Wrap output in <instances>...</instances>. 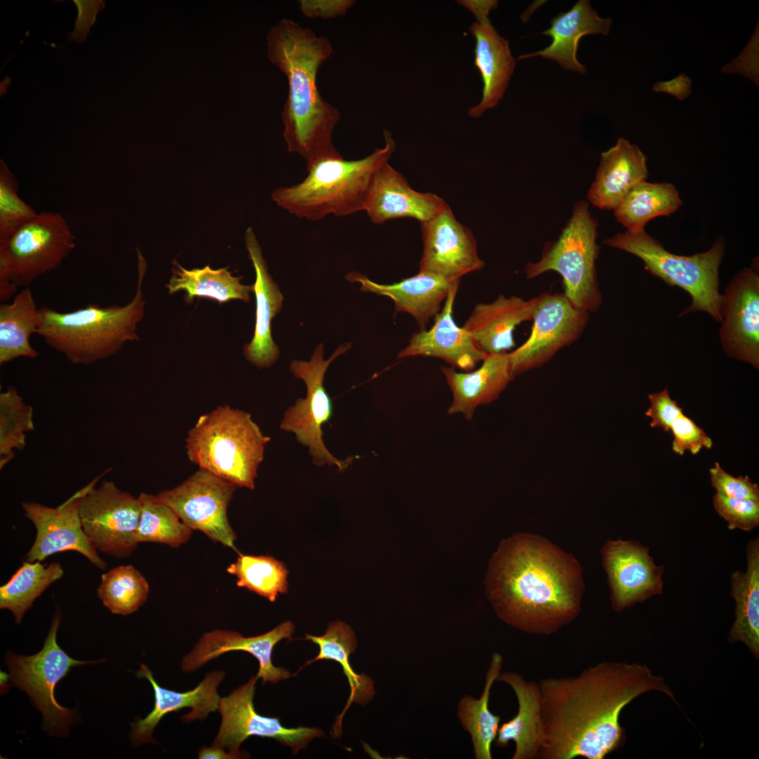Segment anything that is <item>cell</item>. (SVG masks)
Returning <instances> with one entry per match:
<instances>
[{
    "mask_svg": "<svg viewBox=\"0 0 759 759\" xmlns=\"http://www.w3.org/2000/svg\"><path fill=\"white\" fill-rule=\"evenodd\" d=\"M34 429L33 408L14 387L0 394V469L26 446V433Z\"/></svg>",
    "mask_w": 759,
    "mask_h": 759,
    "instance_id": "cell-42",
    "label": "cell"
},
{
    "mask_svg": "<svg viewBox=\"0 0 759 759\" xmlns=\"http://www.w3.org/2000/svg\"><path fill=\"white\" fill-rule=\"evenodd\" d=\"M246 247L253 264L256 279L252 285L256 299V320L253 338L244 346L245 358L259 368H269L280 356L271 335V320L281 311L283 296L268 273L261 249L252 228L245 233Z\"/></svg>",
    "mask_w": 759,
    "mask_h": 759,
    "instance_id": "cell-24",
    "label": "cell"
},
{
    "mask_svg": "<svg viewBox=\"0 0 759 759\" xmlns=\"http://www.w3.org/2000/svg\"><path fill=\"white\" fill-rule=\"evenodd\" d=\"M713 503L718 514L728 523V528L751 531L759 525V501L727 497L715 493Z\"/></svg>",
    "mask_w": 759,
    "mask_h": 759,
    "instance_id": "cell-44",
    "label": "cell"
},
{
    "mask_svg": "<svg viewBox=\"0 0 759 759\" xmlns=\"http://www.w3.org/2000/svg\"><path fill=\"white\" fill-rule=\"evenodd\" d=\"M298 2L304 15L322 19L343 15L355 4L351 0H301Z\"/></svg>",
    "mask_w": 759,
    "mask_h": 759,
    "instance_id": "cell-48",
    "label": "cell"
},
{
    "mask_svg": "<svg viewBox=\"0 0 759 759\" xmlns=\"http://www.w3.org/2000/svg\"><path fill=\"white\" fill-rule=\"evenodd\" d=\"M236 488L199 468L181 484L161 491L155 498L172 509L192 530L236 550L237 536L228 518V508Z\"/></svg>",
    "mask_w": 759,
    "mask_h": 759,
    "instance_id": "cell-13",
    "label": "cell"
},
{
    "mask_svg": "<svg viewBox=\"0 0 759 759\" xmlns=\"http://www.w3.org/2000/svg\"><path fill=\"white\" fill-rule=\"evenodd\" d=\"M758 258L737 273L722 294L720 337L728 356L759 366Z\"/></svg>",
    "mask_w": 759,
    "mask_h": 759,
    "instance_id": "cell-16",
    "label": "cell"
},
{
    "mask_svg": "<svg viewBox=\"0 0 759 759\" xmlns=\"http://www.w3.org/2000/svg\"><path fill=\"white\" fill-rule=\"evenodd\" d=\"M39 309L32 292L25 287L10 304L0 306V364L19 357L36 358L39 353L30 344L39 325Z\"/></svg>",
    "mask_w": 759,
    "mask_h": 759,
    "instance_id": "cell-35",
    "label": "cell"
},
{
    "mask_svg": "<svg viewBox=\"0 0 759 759\" xmlns=\"http://www.w3.org/2000/svg\"><path fill=\"white\" fill-rule=\"evenodd\" d=\"M351 344H341L327 359L323 358V344H318L309 361L294 360L290 364L293 375L302 379L306 386V396L299 398L285 412L280 428L294 433L296 440L309 448L312 462L318 467L335 466L338 471L346 469L353 460V456L344 460L335 458L326 448L323 440V424L332 415V400L323 383L327 369L338 356L346 353Z\"/></svg>",
    "mask_w": 759,
    "mask_h": 759,
    "instance_id": "cell-11",
    "label": "cell"
},
{
    "mask_svg": "<svg viewBox=\"0 0 759 759\" xmlns=\"http://www.w3.org/2000/svg\"><path fill=\"white\" fill-rule=\"evenodd\" d=\"M673 435L672 449L683 455L685 451L697 454L702 448H711L712 439L692 420L682 413L670 427Z\"/></svg>",
    "mask_w": 759,
    "mask_h": 759,
    "instance_id": "cell-45",
    "label": "cell"
},
{
    "mask_svg": "<svg viewBox=\"0 0 759 759\" xmlns=\"http://www.w3.org/2000/svg\"><path fill=\"white\" fill-rule=\"evenodd\" d=\"M89 486V484L56 507L35 502L22 503L25 516L33 523L37 531L34 542L25 556L26 561L41 562L51 554L73 550L98 569L107 568L106 562L84 533L80 521L79 505Z\"/></svg>",
    "mask_w": 759,
    "mask_h": 759,
    "instance_id": "cell-17",
    "label": "cell"
},
{
    "mask_svg": "<svg viewBox=\"0 0 759 759\" xmlns=\"http://www.w3.org/2000/svg\"><path fill=\"white\" fill-rule=\"evenodd\" d=\"M384 145L362 159L347 160L339 154L307 164L305 179L275 190L273 201L290 214L310 221L364 211L379 170L396 149L391 133L384 130Z\"/></svg>",
    "mask_w": 759,
    "mask_h": 759,
    "instance_id": "cell-4",
    "label": "cell"
},
{
    "mask_svg": "<svg viewBox=\"0 0 759 759\" xmlns=\"http://www.w3.org/2000/svg\"><path fill=\"white\" fill-rule=\"evenodd\" d=\"M647 157L638 146L618 138L616 144L602 153L595 179L587 195L601 209H614L637 183L646 180Z\"/></svg>",
    "mask_w": 759,
    "mask_h": 759,
    "instance_id": "cell-31",
    "label": "cell"
},
{
    "mask_svg": "<svg viewBox=\"0 0 759 759\" xmlns=\"http://www.w3.org/2000/svg\"><path fill=\"white\" fill-rule=\"evenodd\" d=\"M682 205L676 187L670 183L641 181L633 186L613 209L617 221L627 231H644L651 219L669 216Z\"/></svg>",
    "mask_w": 759,
    "mask_h": 759,
    "instance_id": "cell-36",
    "label": "cell"
},
{
    "mask_svg": "<svg viewBox=\"0 0 759 759\" xmlns=\"http://www.w3.org/2000/svg\"><path fill=\"white\" fill-rule=\"evenodd\" d=\"M486 585L496 615L527 633L553 634L580 611L578 563L536 535L517 533L502 540L489 563Z\"/></svg>",
    "mask_w": 759,
    "mask_h": 759,
    "instance_id": "cell-2",
    "label": "cell"
},
{
    "mask_svg": "<svg viewBox=\"0 0 759 759\" xmlns=\"http://www.w3.org/2000/svg\"><path fill=\"white\" fill-rule=\"evenodd\" d=\"M226 571L236 577L239 588H245L271 602L279 594L287 592L288 571L284 563L273 557L240 554Z\"/></svg>",
    "mask_w": 759,
    "mask_h": 759,
    "instance_id": "cell-39",
    "label": "cell"
},
{
    "mask_svg": "<svg viewBox=\"0 0 759 759\" xmlns=\"http://www.w3.org/2000/svg\"><path fill=\"white\" fill-rule=\"evenodd\" d=\"M242 279L241 276L233 275L227 267L213 269L207 265L188 270L174 260L172 275L166 287L170 294L185 292L184 300L188 304L195 297L212 299L221 304L232 299L249 302L252 286L242 284Z\"/></svg>",
    "mask_w": 759,
    "mask_h": 759,
    "instance_id": "cell-34",
    "label": "cell"
},
{
    "mask_svg": "<svg viewBox=\"0 0 759 759\" xmlns=\"http://www.w3.org/2000/svg\"><path fill=\"white\" fill-rule=\"evenodd\" d=\"M469 31L476 41L474 64L481 73L484 86L481 100L469 109L468 115L478 118L503 98L516 60L508 41L498 33L489 18L474 22Z\"/></svg>",
    "mask_w": 759,
    "mask_h": 759,
    "instance_id": "cell-29",
    "label": "cell"
},
{
    "mask_svg": "<svg viewBox=\"0 0 759 759\" xmlns=\"http://www.w3.org/2000/svg\"><path fill=\"white\" fill-rule=\"evenodd\" d=\"M604 243L637 257L651 274L689 294L692 304L681 315L704 311L715 320L721 321L719 267L725 250L722 237L707 251L691 256L668 252L645 231H626L604 240Z\"/></svg>",
    "mask_w": 759,
    "mask_h": 759,
    "instance_id": "cell-7",
    "label": "cell"
},
{
    "mask_svg": "<svg viewBox=\"0 0 759 759\" xmlns=\"http://www.w3.org/2000/svg\"><path fill=\"white\" fill-rule=\"evenodd\" d=\"M138 254L137 290L129 303L105 307L89 304L65 313L44 306L39 309L37 334L72 363L85 365L117 354L128 341L139 340L136 326L145 312L142 283L146 263L139 251Z\"/></svg>",
    "mask_w": 759,
    "mask_h": 759,
    "instance_id": "cell-5",
    "label": "cell"
},
{
    "mask_svg": "<svg viewBox=\"0 0 759 759\" xmlns=\"http://www.w3.org/2000/svg\"><path fill=\"white\" fill-rule=\"evenodd\" d=\"M650 406L645 415L651 418L650 426L668 432L673 422L682 414V409L671 398L668 389L649 394Z\"/></svg>",
    "mask_w": 759,
    "mask_h": 759,
    "instance_id": "cell-47",
    "label": "cell"
},
{
    "mask_svg": "<svg viewBox=\"0 0 759 759\" xmlns=\"http://www.w3.org/2000/svg\"><path fill=\"white\" fill-rule=\"evenodd\" d=\"M270 440L248 412L219 406L200 415L188 431L186 455L199 468L253 490Z\"/></svg>",
    "mask_w": 759,
    "mask_h": 759,
    "instance_id": "cell-6",
    "label": "cell"
},
{
    "mask_svg": "<svg viewBox=\"0 0 759 759\" xmlns=\"http://www.w3.org/2000/svg\"><path fill=\"white\" fill-rule=\"evenodd\" d=\"M245 753L242 751L232 752L226 751V749L212 746L210 747L204 746L198 753V758L207 759V758H217V759H235L245 758Z\"/></svg>",
    "mask_w": 759,
    "mask_h": 759,
    "instance_id": "cell-51",
    "label": "cell"
},
{
    "mask_svg": "<svg viewBox=\"0 0 759 759\" xmlns=\"http://www.w3.org/2000/svg\"><path fill=\"white\" fill-rule=\"evenodd\" d=\"M497 680L508 685L518 703L517 714L499 727L495 745L505 747L515 744L512 759H538L542 740L541 694L538 682L526 680L519 673H500Z\"/></svg>",
    "mask_w": 759,
    "mask_h": 759,
    "instance_id": "cell-30",
    "label": "cell"
},
{
    "mask_svg": "<svg viewBox=\"0 0 759 759\" xmlns=\"http://www.w3.org/2000/svg\"><path fill=\"white\" fill-rule=\"evenodd\" d=\"M611 20L602 18L592 8L588 0H579L568 11L559 13L551 21L550 27L541 34L551 37V44L543 50L520 56L519 60L536 56L557 62L566 70L580 74L587 68L577 59L578 42L589 34L608 35Z\"/></svg>",
    "mask_w": 759,
    "mask_h": 759,
    "instance_id": "cell-28",
    "label": "cell"
},
{
    "mask_svg": "<svg viewBox=\"0 0 759 759\" xmlns=\"http://www.w3.org/2000/svg\"><path fill=\"white\" fill-rule=\"evenodd\" d=\"M543 740L538 759H604L626 741L623 709L661 692L676 703L663 678L638 663L603 661L569 677L539 680Z\"/></svg>",
    "mask_w": 759,
    "mask_h": 759,
    "instance_id": "cell-1",
    "label": "cell"
},
{
    "mask_svg": "<svg viewBox=\"0 0 759 759\" xmlns=\"http://www.w3.org/2000/svg\"><path fill=\"white\" fill-rule=\"evenodd\" d=\"M304 639L318 644L319 653L314 659L307 661L300 670L316 661L332 660L342 666L348 680L350 695L347 703L342 712L337 717L332 727L333 735L339 737L342 732L343 716L351 704L353 702L364 704L373 696L375 694L373 681L364 673H356L351 668L349 657L357 647V641L352 628L345 623L338 621L332 622L324 635L314 636L306 634Z\"/></svg>",
    "mask_w": 759,
    "mask_h": 759,
    "instance_id": "cell-33",
    "label": "cell"
},
{
    "mask_svg": "<svg viewBox=\"0 0 759 759\" xmlns=\"http://www.w3.org/2000/svg\"><path fill=\"white\" fill-rule=\"evenodd\" d=\"M18 183L7 165L0 164V240L10 236L23 223L34 216L32 207L18 195Z\"/></svg>",
    "mask_w": 759,
    "mask_h": 759,
    "instance_id": "cell-43",
    "label": "cell"
},
{
    "mask_svg": "<svg viewBox=\"0 0 759 759\" xmlns=\"http://www.w3.org/2000/svg\"><path fill=\"white\" fill-rule=\"evenodd\" d=\"M96 478L82 497L79 513L82 529L98 552L117 559L130 556L136 540L142 504L129 493L119 489L113 481Z\"/></svg>",
    "mask_w": 759,
    "mask_h": 759,
    "instance_id": "cell-12",
    "label": "cell"
},
{
    "mask_svg": "<svg viewBox=\"0 0 759 759\" xmlns=\"http://www.w3.org/2000/svg\"><path fill=\"white\" fill-rule=\"evenodd\" d=\"M532 320L528 338L509 353L514 377L543 366L576 342L587 326L589 312L574 306L564 293L543 292Z\"/></svg>",
    "mask_w": 759,
    "mask_h": 759,
    "instance_id": "cell-14",
    "label": "cell"
},
{
    "mask_svg": "<svg viewBox=\"0 0 759 759\" xmlns=\"http://www.w3.org/2000/svg\"><path fill=\"white\" fill-rule=\"evenodd\" d=\"M136 675L139 678H146L151 684L154 690L155 704L152 711L145 718H139L131 725V740L134 746L155 742L152 734L161 719L169 713L190 708V712L183 715L181 720L191 722L204 719L209 713L219 709L221 697L218 694L217 688L224 679L223 671L207 673L195 689L186 692L162 687L155 680L150 669L144 664H141Z\"/></svg>",
    "mask_w": 759,
    "mask_h": 759,
    "instance_id": "cell-23",
    "label": "cell"
},
{
    "mask_svg": "<svg viewBox=\"0 0 759 759\" xmlns=\"http://www.w3.org/2000/svg\"><path fill=\"white\" fill-rule=\"evenodd\" d=\"M460 280L455 281L441 312L434 317L429 330L415 332L408 345L398 354L399 358L413 356L439 358L454 368L469 371L488 355L476 344L470 334L457 325L453 318V307Z\"/></svg>",
    "mask_w": 759,
    "mask_h": 759,
    "instance_id": "cell-21",
    "label": "cell"
},
{
    "mask_svg": "<svg viewBox=\"0 0 759 759\" xmlns=\"http://www.w3.org/2000/svg\"><path fill=\"white\" fill-rule=\"evenodd\" d=\"M538 296L525 300L500 294L490 303L476 304L462 327L487 354L507 353L515 346L513 332L532 320Z\"/></svg>",
    "mask_w": 759,
    "mask_h": 759,
    "instance_id": "cell-25",
    "label": "cell"
},
{
    "mask_svg": "<svg viewBox=\"0 0 759 759\" xmlns=\"http://www.w3.org/2000/svg\"><path fill=\"white\" fill-rule=\"evenodd\" d=\"M453 394L449 415L461 413L471 420L477 407L497 400L514 379L509 353L488 354L476 370L458 372L453 368L441 366Z\"/></svg>",
    "mask_w": 759,
    "mask_h": 759,
    "instance_id": "cell-27",
    "label": "cell"
},
{
    "mask_svg": "<svg viewBox=\"0 0 759 759\" xmlns=\"http://www.w3.org/2000/svg\"><path fill=\"white\" fill-rule=\"evenodd\" d=\"M502 663V655L495 652L486 673L481 697L474 699L465 694L458 704V717L462 727L471 735L476 759L492 758L491 745L496 738L501 718L491 712L488 702L491 687L500 674Z\"/></svg>",
    "mask_w": 759,
    "mask_h": 759,
    "instance_id": "cell-37",
    "label": "cell"
},
{
    "mask_svg": "<svg viewBox=\"0 0 759 759\" xmlns=\"http://www.w3.org/2000/svg\"><path fill=\"white\" fill-rule=\"evenodd\" d=\"M653 90L673 95L680 100H683L691 93L692 81L687 74L682 73L671 80L655 83Z\"/></svg>",
    "mask_w": 759,
    "mask_h": 759,
    "instance_id": "cell-49",
    "label": "cell"
},
{
    "mask_svg": "<svg viewBox=\"0 0 759 759\" xmlns=\"http://www.w3.org/2000/svg\"><path fill=\"white\" fill-rule=\"evenodd\" d=\"M450 206L440 196L412 188L407 179L389 162L379 170L364 211L375 224L410 218L429 221Z\"/></svg>",
    "mask_w": 759,
    "mask_h": 759,
    "instance_id": "cell-22",
    "label": "cell"
},
{
    "mask_svg": "<svg viewBox=\"0 0 759 759\" xmlns=\"http://www.w3.org/2000/svg\"><path fill=\"white\" fill-rule=\"evenodd\" d=\"M60 622V614L58 612L42 649L36 654L21 656L8 651L5 658L11 684L23 690L41 713L43 729L58 736L66 734L73 721L74 713L57 702L56 685L72 668L98 662L76 660L65 652L56 638Z\"/></svg>",
    "mask_w": 759,
    "mask_h": 759,
    "instance_id": "cell-10",
    "label": "cell"
},
{
    "mask_svg": "<svg viewBox=\"0 0 759 759\" xmlns=\"http://www.w3.org/2000/svg\"><path fill=\"white\" fill-rule=\"evenodd\" d=\"M476 17V22L488 18L491 10L498 7V1H458Z\"/></svg>",
    "mask_w": 759,
    "mask_h": 759,
    "instance_id": "cell-50",
    "label": "cell"
},
{
    "mask_svg": "<svg viewBox=\"0 0 759 759\" xmlns=\"http://www.w3.org/2000/svg\"><path fill=\"white\" fill-rule=\"evenodd\" d=\"M97 593L112 614L126 616L146 601L149 584L134 566L122 565L102 575Z\"/></svg>",
    "mask_w": 759,
    "mask_h": 759,
    "instance_id": "cell-40",
    "label": "cell"
},
{
    "mask_svg": "<svg viewBox=\"0 0 759 759\" xmlns=\"http://www.w3.org/2000/svg\"><path fill=\"white\" fill-rule=\"evenodd\" d=\"M294 625L285 621L271 630L259 635L244 637L238 632L215 630L205 633L193 649L182 661V669L190 673L208 661L232 651H244L253 655L259 663L257 676L263 684L277 683L290 677L292 674L283 667H275L271 659L274 647L282 640L290 638Z\"/></svg>",
    "mask_w": 759,
    "mask_h": 759,
    "instance_id": "cell-20",
    "label": "cell"
},
{
    "mask_svg": "<svg viewBox=\"0 0 759 759\" xmlns=\"http://www.w3.org/2000/svg\"><path fill=\"white\" fill-rule=\"evenodd\" d=\"M330 40L290 19H283L267 35L270 61L286 77L288 94L282 112L287 150L307 164L339 155L332 134L340 112L318 91L317 73L331 56Z\"/></svg>",
    "mask_w": 759,
    "mask_h": 759,
    "instance_id": "cell-3",
    "label": "cell"
},
{
    "mask_svg": "<svg viewBox=\"0 0 759 759\" xmlns=\"http://www.w3.org/2000/svg\"><path fill=\"white\" fill-rule=\"evenodd\" d=\"M420 227L423 250L419 272L458 280L484 266L472 232L457 220L450 207Z\"/></svg>",
    "mask_w": 759,
    "mask_h": 759,
    "instance_id": "cell-19",
    "label": "cell"
},
{
    "mask_svg": "<svg viewBox=\"0 0 759 759\" xmlns=\"http://www.w3.org/2000/svg\"><path fill=\"white\" fill-rule=\"evenodd\" d=\"M351 283L361 284V290L390 298L397 311L411 315L421 330L441 310L453 283L460 279L450 280L426 273L419 272L398 283L385 285L375 283L365 275L351 272L346 275Z\"/></svg>",
    "mask_w": 759,
    "mask_h": 759,
    "instance_id": "cell-26",
    "label": "cell"
},
{
    "mask_svg": "<svg viewBox=\"0 0 759 759\" xmlns=\"http://www.w3.org/2000/svg\"><path fill=\"white\" fill-rule=\"evenodd\" d=\"M74 247L75 237L61 214L37 213L0 240L1 301L12 297L18 287L55 269Z\"/></svg>",
    "mask_w": 759,
    "mask_h": 759,
    "instance_id": "cell-9",
    "label": "cell"
},
{
    "mask_svg": "<svg viewBox=\"0 0 759 759\" xmlns=\"http://www.w3.org/2000/svg\"><path fill=\"white\" fill-rule=\"evenodd\" d=\"M63 574L58 562L48 565L39 561L22 562L10 580L0 587V609L11 611L16 623H20L34 601Z\"/></svg>",
    "mask_w": 759,
    "mask_h": 759,
    "instance_id": "cell-38",
    "label": "cell"
},
{
    "mask_svg": "<svg viewBox=\"0 0 759 759\" xmlns=\"http://www.w3.org/2000/svg\"><path fill=\"white\" fill-rule=\"evenodd\" d=\"M597 227L588 202H576L558 239L546 242L539 261L526 265V278L555 271L562 278L564 294L574 306L589 313L597 311L602 304L596 268Z\"/></svg>",
    "mask_w": 759,
    "mask_h": 759,
    "instance_id": "cell-8",
    "label": "cell"
},
{
    "mask_svg": "<svg viewBox=\"0 0 759 759\" xmlns=\"http://www.w3.org/2000/svg\"><path fill=\"white\" fill-rule=\"evenodd\" d=\"M142 507L136 533L137 543H156L179 547L187 543L193 530L167 505L155 495L142 493L138 497Z\"/></svg>",
    "mask_w": 759,
    "mask_h": 759,
    "instance_id": "cell-41",
    "label": "cell"
},
{
    "mask_svg": "<svg viewBox=\"0 0 759 759\" xmlns=\"http://www.w3.org/2000/svg\"><path fill=\"white\" fill-rule=\"evenodd\" d=\"M649 551V547L639 542L619 539L609 540L602 547V562L615 611L662 594L664 566L656 565Z\"/></svg>",
    "mask_w": 759,
    "mask_h": 759,
    "instance_id": "cell-18",
    "label": "cell"
},
{
    "mask_svg": "<svg viewBox=\"0 0 759 759\" xmlns=\"http://www.w3.org/2000/svg\"><path fill=\"white\" fill-rule=\"evenodd\" d=\"M746 571L731 575V593L736 603L735 620L728 634L730 643L741 642L759 659V538L746 547Z\"/></svg>",
    "mask_w": 759,
    "mask_h": 759,
    "instance_id": "cell-32",
    "label": "cell"
},
{
    "mask_svg": "<svg viewBox=\"0 0 759 759\" xmlns=\"http://www.w3.org/2000/svg\"><path fill=\"white\" fill-rule=\"evenodd\" d=\"M259 677L252 676L228 696L220 699L218 711L221 723L213 746L228 751L239 752L242 743L249 737L271 738L290 747L293 754L304 749L315 738L325 737L317 727L283 726L278 718L259 714L254 708L255 685Z\"/></svg>",
    "mask_w": 759,
    "mask_h": 759,
    "instance_id": "cell-15",
    "label": "cell"
},
{
    "mask_svg": "<svg viewBox=\"0 0 759 759\" xmlns=\"http://www.w3.org/2000/svg\"><path fill=\"white\" fill-rule=\"evenodd\" d=\"M712 486L717 493L736 498L751 499L759 501V488L748 476L735 477L726 472L715 462L709 469Z\"/></svg>",
    "mask_w": 759,
    "mask_h": 759,
    "instance_id": "cell-46",
    "label": "cell"
}]
</instances>
